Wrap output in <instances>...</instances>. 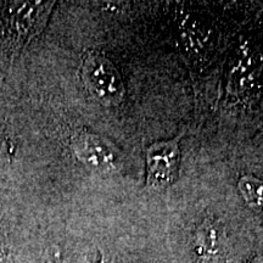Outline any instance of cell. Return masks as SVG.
Returning a JSON list of instances; mask_svg holds the SVG:
<instances>
[{
  "mask_svg": "<svg viewBox=\"0 0 263 263\" xmlns=\"http://www.w3.org/2000/svg\"><path fill=\"white\" fill-rule=\"evenodd\" d=\"M245 263H263V256H254V257H250Z\"/></svg>",
  "mask_w": 263,
  "mask_h": 263,
  "instance_id": "52a82bcc",
  "label": "cell"
},
{
  "mask_svg": "<svg viewBox=\"0 0 263 263\" xmlns=\"http://www.w3.org/2000/svg\"><path fill=\"white\" fill-rule=\"evenodd\" d=\"M71 146L77 159L91 171L106 173L117 168V154L100 137L90 133L76 134Z\"/></svg>",
  "mask_w": 263,
  "mask_h": 263,
  "instance_id": "3957f363",
  "label": "cell"
},
{
  "mask_svg": "<svg viewBox=\"0 0 263 263\" xmlns=\"http://www.w3.org/2000/svg\"><path fill=\"white\" fill-rule=\"evenodd\" d=\"M180 137L157 141L146 151V184L154 189H164L178 178Z\"/></svg>",
  "mask_w": 263,
  "mask_h": 263,
  "instance_id": "7a4b0ae2",
  "label": "cell"
},
{
  "mask_svg": "<svg viewBox=\"0 0 263 263\" xmlns=\"http://www.w3.org/2000/svg\"><path fill=\"white\" fill-rule=\"evenodd\" d=\"M195 254L201 263H216L224 254V233L218 222L209 219L195 233Z\"/></svg>",
  "mask_w": 263,
  "mask_h": 263,
  "instance_id": "277c9868",
  "label": "cell"
},
{
  "mask_svg": "<svg viewBox=\"0 0 263 263\" xmlns=\"http://www.w3.org/2000/svg\"><path fill=\"white\" fill-rule=\"evenodd\" d=\"M10 153H11V151H10V145L8 140H6L4 137L0 136V163H2V161L9 159Z\"/></svg>",
  "mask_w": 263,
  "mask_h": 263,
  "instance_id": "8992f818",
  "label": "cell"
},
{
  "mask_svg": "<svg viewBox=\"0 0 263 263\" xmlns=\"http://www.w3.org/2000/svg\"><path fill=\"white\" fill-rule=\"evenodd\" d=\"M239 192L246 205L263 215V182L254 176H242L238 182Z\"/></svg>",
  "mask_w": 263,
  "mask_h": 263,
  "instance_id": "5b68a950",
  "label": "cell"
},
{
  "mask_svg": "<svg viewBox=\"0 0 263 263\" xmlns=\"http://www.w3.org/2000/svg\"><path fill=\"white\" fill-rule=\"evenodd\" d=\"M82 77L90 93L105 105H117L124 97L122 78L103 55L91 52L85 58Z\"/></svg>",
  "mask_w": 263,
  "mask_h": 263,
  "instance_id": "6da1fadb",
  "label": "cell"
},
{
  "mask_svg": "<svg viewBox=\"0 0 263 263\" xmlns=\"http://www.w3.org/2000/svg\"><path fill=\"white\" fill-rule=\"evenodd\" d=\"M98 263H106V262H105V259L103 257H99Z\"/></svg>",
  "mask_w": 263,
  "mask_h": 263,
  "instance_id": "ba28073f",
  "label": "cell"
}]
</instances>
